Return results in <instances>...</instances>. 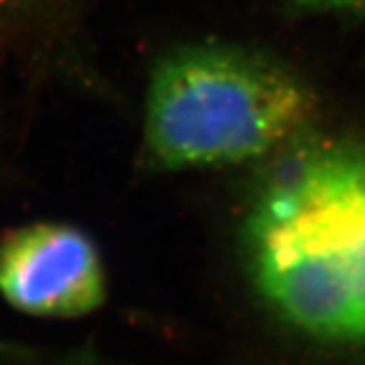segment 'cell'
<instances>
[{
    "label": "cell",
    "mask_w": 365,
    "mask_h": 365,
    "mask_svg": "<svg viewBox=\"0 0 365 365\" xmlns=\"http://www.w3.org/2000/svg\"><path fill=\"white\" fill-rule=\"evenodd\" d=\"M252 282L284 321L332 341H365V150L319 145L287 158L243 227Z\"/></svg>",
    "instance_id": "6da1fadb"
},
{
    "label": "cell",
    "mask_w": 365,
    "mask_h": 365,
    "mask_svg": "<svg viewBox=\"0 0 365 365\" xmlns=\"http://www.w3.org/2000/svg\"><path fill=\"white\" fill-rule=\"evenodd\" d=\"M310 113L302 80L267 56L219 43L180 46L150 71L145 156L165 171L237 165L286 143Z\"/></svg>",
    "instance_id": "7a4b0ae2"
},
{
    "label": "cell",
    "mask_w": 365,
    "mask_h": 365,
    "mask_svg": "<svg viewBox=\"0 0 365 365\" xmlns=\"http://www.w3.org/2000/svg\"><path fill=\"white\" fill-rule=\"evenodd\" d=\"M0 297L17 312L73 319L95 312L106 297L97 247L65 222H32L0 237Z\"/></svg>",
    "instance_id": "3957f363"
},
{
    "label": "cell",
    "mask_w": 365,
    "mask_h": 365,
    "mask_svg": "<svg viewBox=\"0 0 365 365\" xmlns=\"http://www.w3.org/2000/svg\"><path fill=\"white\" fill-rule=\"evenodd\" d=\"M295 4L317 11H352L360 14L365 11V0H293Z\"/></svg>",
    "instance_id": "277c9868"
},
{
    "label": "cell",
    "mask_w": 365,
    "mask_h": 365,
    "mask_svg": "<svg viewBox=\"0 0 365 365\" xmlns=\"http://www.w3.org/2000/svg\"><path fill=\"white\" fill-rule=\"evenodd\" d=\"M14 345H8L6 341H0V356H14Z\"/></svg>",
    "instance_id": "5b68a950"
},
{
    "label": "cell",
    "mask_w": 365,
    "mask_h": 365,
    "mask_svg": "<svg viewBox=\"0 0 365 365\" xmlns=\"http://www.w3.org/2000/svg\"><path fill=\"white\" fill-rule=\"evenodd\" d=\"M83 365H86V364H83Z\"/></svg>",
    "instance_id": "8992f818"
}]
</instances>
